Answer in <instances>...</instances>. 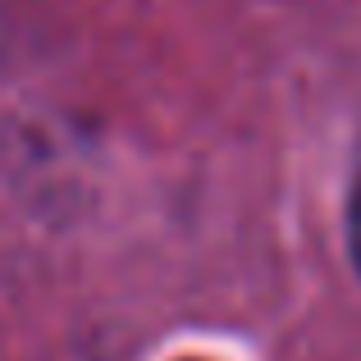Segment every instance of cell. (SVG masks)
Masks as SVG:
<instances>
[{
	"label": "cell",
	"instance_id": "cell-1",
	"mask_svg": "<svg viewBox=\"0 0 361 361\" xmlns=\"http://www.w3.org/2000/svg\"><path fill=\"white\" fill-rule=\"evenodd\" d=\"M348 243H353V261H357V270H361V183H357V192H353V211H348Z\"/></svg>",
	"mask_w": 361,
	"mask_h": 361
},
{
	"label": "cell",
	"instance_id": "cell-2",
	"mask_svg": "<svg viewBox=\"0 0 361 361\" xmlns=\"http://www.w3.org/2000/svg\"><path fill=\"white\" fill-rule=\"evenodd\" d=\"M178 361H206V357H178Z\"/></svg>",
	"mask_w": 361,
	"mask_h": 361
}]
</instances>
